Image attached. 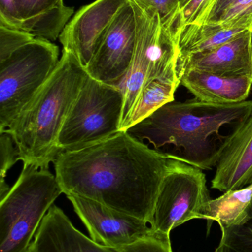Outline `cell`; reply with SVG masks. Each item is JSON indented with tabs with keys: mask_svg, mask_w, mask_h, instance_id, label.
<instances>
[{
	"mask_svg": "<svg viewBox=\"0 0 252 252\" xmlns=\"http://www.w3.org/2000/svg\"><path fill=\"white\" fill-rule=\"evenodd\" d=\"M174 157L121 130L90 146L62 151L54 161L55 176L65 195L92 200L150 224Z\"/></svg>",
	"mask_w": 252,
	"mask_h": 252,
	"instance_id": "6da1fadb",
	"label": "cell"
},
{
	"mask_svg": "<svg viewBox=\"0 0 252 252\" xmlns=\"http://www.w3.org/2000/svg\"><path fill=\"white\" fill-rule=\"evenodd\" d=\"M252 113V100L226 104L196 98L174 100L127 131L139 140L148 141L158 151L166 145L183 148L179 160L201 170H210L217 164L223 147L216 141L224 142L228 136H220V128L239 126Z\"/></svg>",
	"mask_w": 252,
	"mask_h": 252,
	"instance_id": "7a4b0ae2",
	"label": "cell"
},
{
	"mask_svg": "<svg viewBox=\"0 0 252 252\" xmlns=\"http://www.w3.org/2000/svg\"><path fill=\"white\" fill-rule=\"evenodd\" d=\"M87 76L74 55L62 50L50 78L2 131L13 138L23 165L48 169L54 162L59 133Z\"/></svg>",
	"mask_w": 252,
	"mask_h": 252,
	"instance_id": "3957f363",
	"label": "cell"
},
{
	"mask_svg": "<svg viewBox=\"0 0 252 252\" xmlns=\"http://www.w3.org/2000/svg\"><path fill=\"white\" fill-rule=\"evenodd\" d=\"M63 193L47 168L23 165L20 176L0 200V252H27L44 216Z\"/></svg>",
	"mask_w": 252,
	"mask_h": 252,
	"instance_id": "277c9868",
	"label": "cell"
},
{
	"mask_svg": "<svg viewBox=\"0 0 252 252\" xmlns=\"http://www.w3.org/2000/svg\"><path fill=\"white\" fill-rule=\"evenodd\" d=\"M133 4L136 12V44L130 69L118 87L124 95L120 131H125L141 92L148 83L158 78L179 81V48L174 31L163 25L158 13Z\"/></svg>",
	"mask_w": 252,
	"mask_h": 252,
	"instance_id": "5b68a950",
	"label": "cell"
},
{
	"mask_svg": "<svg viewBox=\"0 0 252 252\" xmlns=\"http://www.w3.org/2000/svg\"><path fill=\"white\" fill-rule=\"evenodd\" d=\"M123 107L120 87L88 75L59 133L61 152L90 146L119 132Z\"/></svg>",
	"mask_w": 252,
	"mask_h": 252,
	"instance_id": "8992f818",
	"label": "cell"
},
{
	"mask_svg": "<svg viewBox=\"0 0 252 252\" xmlns=\"http://www.w3.org/2000/svg\"><path fill=\"white\" fill-rule=\"evenodd\" d=\"M59 55L52 41L36 38L0 62V132L45 84L59 63Z\"/></svg>",
	"mask_w": 252,
	"mask_h": 252,
	"instance_id": "52a82bcc",
	"label": "cell"
},
{
	"mask_svg": "<svg viewBox=\"0 0 252 252\" xmlns=\"http://www.w3.org/2000/svg\"><path fill=\"white\" fill-rule=\"evenodd\" d=\"M210 200L201 169L173 157L157 197L151 227L157 233L170 235L175 228L201 219Z\"/></svg>",
	"mask_w": 252,
	"mask_h": 252,
	"instance_id": "ba28073f",
	"label": "cell"
},
{
	"mask_svg": "<svg viewBox=\"0 0 252 252\" xmlns=\"http://www.w3.org/2000/svg\"><path fill=\"white\" fill-rule=\"evenodd\" d=\"M136 44V12L129 0L111 22L86 68L87 73L104 84L119 87L130 69Z\"/></svg>",
	"mask_w": 252,
	"mask_h": 252,
	"instance_id": "9c48e42d",
	"label": "cell"
},
{
	"mask_svg": "<svg viewBox=\"0 0 252 252\" xmlns=\"http://www.w3.org/2000/svg\"><path fill=\"white\" fill-rule=\"evenodd\" d=\"M95 242L122 249L154 233L144 220L111 210L99 203L77 195H66Z\"/></svg>",
	"mask_w": 252,
	"mask_h": 252,
	"instance_id": "30bf717a",
	"label": "cell"
},
{
	"mask_svg": "<svg viewBox=\"0 0 252 252\" xmlns=\"http://www.w3.org/2000/svg\"><path fill=\"white\" fill-rule=\"evenodd\" d=\"M129 0H96L81 7L59 35L62 50L71 52L87 68L111 22Z\"/></svg>",
	"mask_w": 252,
	"mask_h": 252,
	"instance_id": "8fae6325",
	"label": "cell"
},
{
	"mask_svg": "<svg viewBox=\"0 0 252 252\" xmlns=\"http://www.w3.org/2000/svg\"><path fill=\"white\" fill-rule=\"evenodd\" d=\"M216 166L213 189L226 192L252 185V113L228 135Z\"/></svg>",
	"mask_w": 252,
	"mask_h": 252,
	"instance_id": "7c38bea8",
	"label": "cell"
},
{
	"mask_svg": "<svg viewBox=\"0 0 252 252\" xmlns=\"http://www.w3.org/2000/svg\"><path fill=\"white\" fill-rule=\"evenodd\" d=\"M250 30L217 48L178 59V74L183 69H194L219 76L252 78Z\"/></svg>",
	"mask_w": 252,
	"mask_h": 252,
	"instance_id": "4fadbf2b",
	"label": "cell"
},
{
	"mask_svg": "<svg viewBox=\"0 0 252 252\" xmlns=\"http://www.w3.org/2000/svg\"><path fill=\"white\" fill-rule=\"evenodd\" d=\"M29 252H122L95 242L72 224L62 209L53 205L44 216Z\"/></svg>",
	"mask_w": 252,
	"mask_h": 252,
	"instance_id": "5bb4252c",
	"label": "cell"
},
{
	"mask_svg": "<svg viewBox=\"0 0 252 252\" xmlns=\"http://www.w3.org/2000/svg\"><path fill=\"white\" fill-rule=\"evenodd\" d=\"M17 30L36 38L54 41L74 13L63 0H16Z\"/></svg>",
	"mask_w": 252,
	"mask_h": 252,
	"instance_id": "9a60e30c",
	"label": "cell"
},
{
	"mask_svg": "<svg viewBox=\"0 0 252 252\" xmlns=\"http://www.w3.org/2000/svg\"><path fill=\"white\" fill-rule=\"evenodd\" d=\"M178 75L180 84L195 98L207 103H241L247 100L252 90V77L229 78L194 69H183Z\"/></svg>",
	"mask_w": 252,
	"mask_h": 252,
	"instance_id": "2e32d148",
	"label": "cell"
},
{
	"mask_svg": "<svg viewBox=\"0 0 252 252\" xmlns=\"http://www.w3.org/2000/svg\"><path fill=\"white\" fill-rule=\"evenodd\" d=\"M250 29L227 28L214 24H191L175 31L179 58L210 51Z\"/></svg>",
	"mask_w": 252,
	"mask_h": 252,
	"instance_id": "e0dca14e",
	"label": "cell"
},
{
	"mask_svg": "<svg viewBox=\"0 0 252 252\" xmlns=\"http://www.w3.org/2000/svg\"><path fill=\"white\" fill-rule=\"evenodd\" d=\"M252 201V185L243 189L228 191L206 204L201 213V219L208 221V227L213 221L218 223L220 229L235 226L247 216Z\"/></svg>",
	"mask_w": 252,
	"mask_h": 252,
	"instance_id": "ac0fdd59",
	"label": "cell"
},
{
	"mask_svg": "<svg viewBox=\"0 0 252 252\" xmlns=\"http://www.w3.org/2000/svg\"><path fill=\"white\" fill-rule=\"evenodd\" d=\"M179 85L180 81L165 78H158L148 83L141 92L125 131L164 105L174 101L175 93Z\"/></svg>",
	"mask_w": 252,
	"mask_h": 252,
	"instance_id": "d6986e66",
	"label": "cell"
},
{
	"mask_svg": "<svg viewBox=\"0 0 252 252\" xmlns=\"http://www.w3.org/2000/svg\"><path fill=\"white\" fill-rule=\"evenodd\" d=\"M220 230L221 239L215 252H252V201L241 223Z\"/></svg>",
	"mask_w": 252,
	"mask_h": 252,
	"instance_id": "ffe728a7",
	"label": "cell"
},
{
	"mask_svg": "<svg viewBox=\"0 0 252 252\" xmlns=\"http://www.w3.org/2000/svg\"><path fill=\"white\" fill-rule=\"evenodd\" d=\"M19 160V151L12 136L6 132L0 133V200L10 190L5 178L8 170Z\"/></svg>",
	"mask_w": 252,
	"mask_h": 252,
	"instance_id": "44dd1931",
	"label": "cell"
},
{
	"mask_svg": "<svg viewBox=\"0 0 252 252\" xmlns=\"http://www.w3.org/2000/svg\"><path fill=\"white\" fill-rule=\"evenodd\" d=\"M144 10L155 12L159 15L161 22L166 28L175 31L180 4L179 0H130Z\"/></svg>",
	"mask_w": 252,
	"mask_h": 252,
	"instance_id": "7402d4cb",
	"label": "cell"
},
{
	"mask_svg": "<svg viewBox=\"0 0 252 252\" xmlns=\"http://www.w3.org/2000/svg\"><path fill=\"white\" fill-rule=\"evenodd\" d=\"M36 38L28 32L0 25V62L6 60L18 49Z\"/></svg>",
	"mask_w": 252,
	"mask_h": 252,
	"instance_id": "603a6c76",
	"label": "cell"
},
{
	"mask_svg": "<svg viewBox=\"0 0 252 252\" xmlns=\"http://www.w3.org/2000/svg\"><path fill=\"white\" fill-rule=\"evenodd\" d=\"M214 0H188L181 7L175 31L184 25L201 24Z\"/></svg>",
	"mask_w": 252,
	"mask_h": 252,
	"instance_id": "cb8c5ba5",
	"label": "cell"
},
{
	"mask_svg": "<svg viewBox=\"0 0 252 252\" xmlns=\"http://www.w3.org/2000/svg\"><path fill=\"white\" fill-rule=\"evenodd\" d=\"M122 252H173L170 235L154 232L152 235L122 249Z\"/></svg>",
	"mask_w": 252,
	"mask_h": 252,
	"instance_id": "d4e9b609",
	"label": "cell"
},
{
	"mask_svg": "<svg viewBox=\"0 0 252 252\" xmlns=\"http://www.w3.org/2000/svg\"><path fill=\"white\" fill-rule=\"evenodd\" d=\"M16 0H0V25L17 30Z\"/></svg>",
	"mask_w": 252,
	"mask_h": 252,
	"instance_id": "484cf974",
	"label": "cell"
},
{
	"mask_svg": "<svg viewBox=\"0 0 252 252\" xmlns=\"http://www.w3.org/2000/svg\"><path fill=\"white\" fill-rule=\"evenodd\" d=\"M238 1V0H214L201 24H216L223 13Z\"/></svg>",
	"mask_w": 252,
	"mask_h": 252,
	"instance_id": "4316f807",
	"label": "cell"
},
{
	"mask_svg": "<svg viewBox=\"0 0 252 252\" xmlns=\"http://www.w3.org/2000/svg\"><path fill=\"white\" fill-rule=\"evenodd\" d=\"M250 49H251L252 58V27L250 30Z\"/></svg>",
	"mask_w": 252,
	"mask_h": 252,
	"instance_id": "83f0119b",
	"label": "cell"
},
{
	"mask_svg": "<svg viewBox=\"0 0 252 252\" xmlns=\"http://www.w3.org/2000/svg\"><path fill=\"white\" fill-rule=\"evenodd\" d=\"M179 1H180V7H181L188 0H179Z\"/></svg>",
	"mask_w": 252,
	"mask_h": 252,
	"instance_id": "f1b7e54d",
	"label": "cell"
},
{
	"mask_svg": "<svg viewBox=\"0 0 252 252\" xmlns=\"http://www.w3.org/2000/svg\"><path fill=\"white\" fill-rule=\"evenodd\" d=\"M29 252V250H28V252Z\"/></svg>",
	"mask_w": 252,
	"mask_h": 252,
	"instance_id": "f546056e",
	"label": "cell"
}]
</instances>
